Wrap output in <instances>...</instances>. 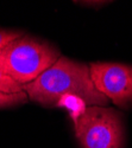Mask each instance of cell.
Here are the masks:
<instances>
[{
    "label": "cell",
    "instance_id": "obj_3",
    "mask_svg": "<svg viewBox=\"0 0 132 148\" xmlns=\"http://www.w3.org/2000/svg\"><path fill=\"white\" fill-rule=\"evenodd\" d=\"M75 136L81 148H123L124 127L117 110L89 106L76 115Z\"/></svg>",
    "mask_w": 132,
    "mask_h": 148
},
{
    "label": "cell",
    "instance_id": "obj_7",
    "mask_svg": "<svg viewBox=\"0 0 132 148\" xmlns=\"http://www.w3.org/2000/svg\"><path fill=\"white\" fill-rule=\"evenodd\" d=\"M23 34H24L23 31H12V30L0 29V50H3L7 44H10L15 39L19 38V37Z\"/></svg>",
    "mask_w": 132,
    "mask_h": 148
},
{
    "label": "cell",
    "instance_id": "obj_2",
    "mask_svg": "<svg viewBox=\"0 0 132 148\" xmlns=\"http://www.w3.org/2000/svg\"><path fill=\"white\" fill-rule=\"evenodd\" d=\"M51 43L24 33L0 50V69L20 85L33 82L61 57Z\"/></svg>",
    "mask_w": 132,
    "mask_h": 148
},
{
    "label": "cell",
    "instance_id": "obj_5",
    "mask_svg": "<svg viewBox=\"0 0 132 148\" xmlns=\"http://www.w3.org/2000/svg\"><path fill=\"white\" fill-rule=\"evenodd\" d=\"M28 100H29V97L24 91L17 92V94L0 92V108L19 106V104H23V103H26Z\"/></svg>",
    "mask_w": 132,
    "mask_h": 148
},
{
    "label": "cell",
    "instance_id": "obj_6",
    "mask_svg": "<svg viewBox=\"0 0 132 148\" xmlns=\"http://www.w3.org/2000/svg\"><path fill=\"white\" fill-rule=\"evenodd\" d=\"M23 91V85L12 79L10 76L0 69V92L5 94H17Z\"/></svg>",
    "mask_w": 132,
    "mask_h": 148
},
{
    "label": "cell",
    "instance_id": "obj_1",
    "mask_svg": "<svg viewBox=\"0 0 132 148\" xmlns=\"http://www.w3.org/2000/svg\"><path fill=\"white\" fill-rule=\"evenodd\" d=\"M23 91L29 100L44 107H53L68 95L89 106H105L109 102V98L95 88L89 65L66 56L59 57L33 82L23 85Z\"/></svg>",
    "mask_w": 132,
    "mask_h": 148
},
{
    "label": "cell",
    "instance_id": "obj_4",
    "mask_svg": "<svg viewBox=\"0 0 132 148\" xmlns=\"http://www.w3.org/2000/svg\"><path fill=\"white\" fill-rule=\"evenodd\" d=\"M89 70L95 88L115 106L132 103V65L98 62L91 63Z\"/></svg>",
    "mask_w": 132,
    "mask_h": 148
}]
</instances>
